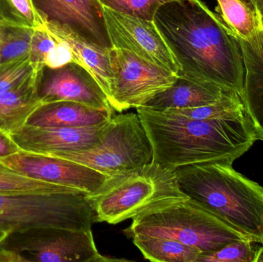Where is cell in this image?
<instances>
[{
  "mask_svg": "<svg viewBox=\"0 0 263 262\" xmlns=\"http://www.w3.org/2000/svg\"><path fill=\"white\" fill-rule=\"evenodd\" d=\"M155 25L179 68L178 75L240 95L245 78L239 38L201 0H171Z\"/></svg>",
  "mask_w": 263,
  "mask_h": 262,
  "instance_id": "cell-1",
  "label": "cell"
},
{
  "mask_svg": "<svg viewBox=\"0 0 263 262\" xmlns=\"http://www.w3.org/2000/svg\"><path fill=\"white\" fill-rule=\"evenodd\" d=\"M153 150V162L176 169L210 163L233 164L260 137L247 109L199 120L168 111L136 109Z\"/></svg>",
  "mask_w": 263,
  "mask_h": 262,
  "instance_id": "cell-2",
  "label": "cell"
},
{
  "mask_svg": "<svg viewBox=\"0 0 263 262\" xmlns=\"http://www.w3.org/2000/svg\"><path fill=\"white\" fill-rule=\"evenodd\" d=\"M181 190L221 219L263 244V187L233 164L210 163L176 169Z\"/></svg>",
  "mask_w": 263,
  "mask_h": 262,
  "instance_id": "cell-3",
  "label": "cell"
},
{
  "mask_svg": "<svg viewBox=\"0 0 263 262\" xmlns=\"http://www.w3.org/2000/svg\"><path fill=\"white\" fill-rule=\"evenodd\" d=\"M86 197L96 223L112 225L189 198L181 190L176 169L153 162L109 177L97 192Z\"/></svg>",
  "mask_w": 263,
  "mask_h": 262,
  "instance_id": "cell-4",
  "label": "cell"
},
{
  "mask_svg": "<svg viewBox=\"0 0 263 262\" xmlns=\"http://www.w3.org/2000/svg\"><path fill=\"white\" fill-rule=\"evenodd\" d=\"M124 233L131 238L137 235L171 238L202 255L236 241H253L190 198L136 217Z\"/></svg>",
  "mask_w": 263,
  "mask_h": 262,
  "instance_id": "cell-5",
  "label": "cell"
},
{
  "mask_svg": "<svg viewBox=\"0 0 263 262\" xmlns=\"http://www.w3.org/2000/svg\"><path fill=\"white\" fill-rule=\"evenodd\" d=\"M86 194H0V228L9 232L48 227L89 230L95 213Z\"/></svg>",
  "mask_w": 263,
  "mask_h": 262,
  "instance_id": "cell-6",
  "label": "cell"
},
{
  "mask_svg": "<svg viewBox=\"0 0 263 262\" xmlns=\"http://www.w3.org/2000/svg\"><path fill=\"white\" fill-rule=\"evenodd\" d=\"M52 156L77 162L111 177L149 164L153 150L138 114L129 112L112 115L95 147Z\"/></svg>",
  "mask_w": 263,
  "mask_h": 262,
  "instance_id": "cell-7",
  "label": "cell"
},
{
  "mask_svg": "<svg viewBox=\"0 0 263 262\" xmlns=\"http://www.w3.org/2000/svg\"><path fill=\"white\" fill-rule=\"evenodd\" d=\"M0 248L18 252L28 262L122 261L99 252L92 229L30 228L11 232Z\"/></svg>",
  "mask_w": 263,
  "mask_h": 262,
  "instance_id": "cell-8",
  "label": "cell"
},
{
  "mask_svg": "<svg viewBox=\"0 0 263 262\" xmlns=\"http://www.w3.org/2000/svg\"><path fill=\"white\" fill-rule=\"evenodd\" d=\"M109 55L112 78L108 100L116 112L143 107L170 88L178 77L131 51L112 48Z\"/></svg>",
  "mask_w": 263,
  "mask_h": 262,
  "instance_id": "cell-9",
  "label": "cell"
},
{
  "mask_svg": "<svg viewBox=\"0 0 263 262\" xmlns=\"http://www.w3.org/2000/svg\"><path fill=\"white\" fill-rule=\"evenodd\" d=\"M3 164L29 178L95 193L109 177L77 162L20 150L3 158Z\"/></svg>",
  "mask_w": 263,
  "mask_h": 262,
  "instance_id": "cell-10",
  "label": "cell"
},
{
  "mask_svg": "<svg viewBox=\"0 0 263 262\" xmlns=\"http://www.w3.org/2000/svg\"><path fill=\"white\" fill-rule=\"evenodd\" d=\"M104 13L112 48L131 51L178 75L179 66L154 22L119 13L106 7Z\"/></svg>",
  "mask_w": 263,
  "mask_h": 262,
  "instance_id": "cell-11",
  "label": "cell"
},
{
  "mask_svg": "<svg viewBox=\"0 0 263 262\" xmlns=\"http://www.w3.org/2000/svg\"><path fill=\"white\" fill-rule=\"evenodd\" d=\"M36 89L43 104L71 101L114 111L98 82L79 63H69L58 69L45 66L37 72Z\"/></svg>",
  "mask_w": 263,
  "mask_h": 262,
  "instance_id": "cell-12",
  "label": "cell"
},
{
  "mask_svg": "<svg viewBox=\"0 0 263 262\" xmlns=\"http://www.w3.org/2000/svg\"><path fill=\"white\" fill-rule=\"evenodd\" d=\"M32 3L43 22L66 26L92 44L112 49L100 0H32Z\"/></svg>",
  "mask_w": 263,
  "mask_h": 262,
  "instance_id": "cell-13",
  "label": "cell"
},
{
  "mask_svg": "<svg viewBox=\"0 0 263 262\" xmlns=\"http://www.w3.org/2000/svg\"><path fill=\"white\" fill-rule=\"evenodd\" d=\"M107 122L82 127H35L26 125L10 136L20 149L26 152L47 155L81 152L98 144Z\"/></svg>",
  "mask_w": 263,
  "mask_h": 262,
  "instance_id": "cell-14",
  "label": "cell"
},
{
  "mask_svg": "<svg viewBox=\"0 0 263 262\" xmlns=\"http://www.w3.org/2000/svg\"><path fill=\"white\" fill-rule=\"evenodd\" d=\"M238 38L245 68L240 96L263 142V30L259 27L256 35L249 40Z\"/></svg>",
  "mask_w": 263,
  "mask_h": 262,
  "instance_id": "cell-15",
  "label": "cell"
},
{
  "mask_svg": "<svg viewBox=\"0 0 263 262\" xmlns=\"http://www.w3.org/2000/svg\"><path fill=\"white\" fill-rule=\"evenodd\" d=\"M115 111L97 109L82 103L59 101L44 103L28 119L35 127H82L109 121Z\"/></svg>",
  "mask_w": 263,
  "mask_h": 262,
  "instance_id": "cell-16",
  "label": "cell"
},
{
  "mask_svg": "<svg viewBox=\"0 0 263 262\" xmlns=\"http://www.w3.org/2000/svg\"><path fill=\"white\" fill-rule=\"evenodd\" d=\"M43 25L48 32L66 40L70 45L74 63H79L91 72L109 98L112 78L109 49L86 41L66 26L50 22H43Z\"/></svg>",
  "mask_w": 263,
  "mask_h": 262,
  "instance_id": "cell-17",
  "label": "cell"
},
{
  "mask_svg": "<svg viewBox=\"0 0 263 262\" xmlns=\"http://www.w3.org/2000/svg\"><path fill=\"white\" fill-rule=\"evenodd\" d=\"M227 92H230L178 75L170 88L157 94L143 107L159 111L199 107L219 101Z\"/></svg>",
  "mask_w": 263,
  "mask_h": 262,
  "instance_id": "cell-18",
  "label": "cell"
},
{
  "mask_svg": "<svg viewBox=\"0 0 263 262\" xmlns=\"http://www.w3.org/2000/svg\"><path fill=\"white\" fill-rule=\"evenodd\" d=\"M36 75L0 92V129L9 135L26 126L31 115L43 105L37 93Z\"/></svg>",
  "mask_w": 263,
  "mask_h": 262,
  "instance_id": "cell-19",
  "label": "cell"
},
{
  "mask_svg": "<svg viewBox=\"0 0 263 262\" xmlns=\"http://www.w3.org/2000/svg\"><path fill=\"white\" fill-rule=\"evenodd\" d=\"M133 243L145 259L156 262H199L202 252L171 238L133 237Z\"/></svg>",
  "mask_w": 263,
  "mask_h": 262,
  "instance_id": "cell-20",
  "label": "cell"
},
{
  "mask_svg": "<svg viewBox=\"0 0 263 262\" xmlns=\"http://www.w3.org/2000/svg\"><path fill=\"white\" fill-rule=\"evenodd\" d=\"M218 13L241 39L253 38L259 29L257 13L248 0H216Z\"/></svg>",
  "mask_w": 263,
  "mask_h": 262,
  "instance_id": "cell-21",
  "label": "cell"
},
{
  "mask_svg": "<svg viewBox=\"0 0 263 262\" xmlns=\"http://www.w3.org/2000/svg\"><path fill=\"white\" fill-rule=\"evenodd\" d=\"M78 192L84 193L77 189L29 178L0 162V194L28 195Z\"/></svg>",
  "mask_w": 263,
  "mask_h": 262,
  "instance_id": "cell-22",
  "label": "cell"
},
{
  "mask_svg": "<svg viewBox=\"0 0 263 262\" xmlns=\"http://www.w3.org/2000/svg\"><path fill=\"white\" fill-rule=\"evenodd\" d=\"M34 28L7 20L0 43V67L29 58Z\"/></svg>",
  "mask_w": 263,
  "mask_h": 262,
  "instance_id": "cell-23",
  "label": "cell"
},
{
  "mask_svg": "<svg viewBox=\"0 0 263 262\" xmlns=\"http://www.w3.org/2000/svg\"><path fill=\"white\" fill-rule=\"evenodd\" d=\"M104 7L119 13L153 21L158 9L171 0H100Z\"/></svg>",
  "mask_w": 263,
  "mask_h": 262,
  "instance_id": "cell-24",
  "label": "cell"
},
{
  "mask_svg": "<svg viewBox=\"0 0 263 262\" xmlns=\"http://www.w3.org/2000/svg\"><path fill=\"white\" fill-rule=\"evenodd\" d=\"M254 244L252 241L230 243L216 252L201 255L199 262H254Z\"/></svg>",
  "mask_w": 263,
  "mask_h": 262,
  "instance_id": "cell-25",
  "label": "cell"
},
{
  "mask_svg": "<svg viewBox=\"0 0 263 262\" xmlns=\"http://www.w3.org/2000/svg\"><path fill=\"white\" fill-rule=\"evenodd\" d=\"M0 4L7 19L32 28L43 24V20L34 8L32 0H0Z\"/></svg>",
  "mask_w": 263,
  "mask_h": 262,
  "instance_id": "cell-26",
  "label": "cell"
},
{
  "mask_svg": "<svg viewBox=\"0 0 263 262\" xmlns=\"http://www.w3.org/2000/svg\"><path fill=\"white\" fill-rule=\"evenodd\" d=\"M57 43V39L46 30L43 24L34 28L29 58L35 72H40L45 67L46 58L55 47Z\"/></svg>",
  "mask_w": 263,
  "mask_h": 262,
  "instance_id": "cell-27",
  "label": "cell"
},
{
  "mask_svg": "<svg viewBox=\"0 0 263 262\" xmlns=\"http://www.w3.org/2000/svg\"><path fill=\"white\" fill-rule=\"evenodd\" d=\"M29 58L0 67V92L13 89L36 74Z\"/></svg>",
  "mask_w": 263,
  "mask_h": 262,
  "instance_id": "cell-28",
  "label": "cell"
},
{
  "mask_svg": "<svg viewBox=\"0 0 263 262\" xmlns=\"http://www.w3.org/2000/svg\"><path fill=\"white\" fill-rule=\"evenodd\" d=\"M51 35L57 39V43L55 47L48 55L45 66L50 69H58L69 63H74V55L70 45L66 40L55 36L52 34Z\"/></svg>",
  "mask_w": 263,
  "mask_h": 262,
  "instance_id": "cell-29",
  "label": "cell"
},
{
  "mask_svg": "<svg viewBox=\"0 0 263 262\" xmlns=\"http://www.w3.org/2000/svg\"><path fill=\"white\" fill-rule=\"evenodd\" d=\"M20 150L21 149L12 139L10 135L0 129V161L20 152Z\"/></svg>",
  "mask_w": 263,
  "mask_h": 262,
  "instance_id": "cell-30",
  "label": "cell"
},
{
  "mask_svg": "<svg viewBox=\"0 0 263 262\" xmlns=\"http://www.w3.org/2000/svg\"><path fill=\"white\" fill-rule=\"evenodd\" d=\"M0 262H28L18 252L0 248Z\"/></svg>",
  "mask_w": 263,
  "mask_h": 262,
  "instance_id": "cell-31",
  "label": "cell"
},
{
  "mask_svg": "<svg viewBox=\"0 0 263 262\" xmlns=\"http://www.w3.org/2000/svg\"><path fill=\"white\" fill-rule=\"evenodd\" d=\"M256 9L257 13L258 19H259V27L263 30V5L259 3H250Z\"/></svg>",
  "mask_w": 263,
  "mask_h": 262,
  "instance_id": "cell-32",
  "label": "cell"
},
{
  "mask_svg": "<svg viewBox=\"0 0 263 262\" xmlns=\"http://www.w3.org/2000/svg\"><path fill=\"white\" fill-rule=\"evenodd\" d=\"M7 20L9 19H7L6 17L5 16L1 4H0V43H1L2 36H3V29H4L5 25H6Z\"/></svg>",
  "mask_w": 263,
  "mask_h": 262,
  "instance_id": "cell-33",
  "label": "cell"
},
{
  "mask_svg": "<svg viewBox=\"0 0 263 262\" xmlns=\"http://www.w3.org/2000/svg\"><path fill=\"white\" fill-rule=\"evenodd\" d=\"M254 262H263V244L256 248V258Z\"/></svg>",
  "mask_w": 263,
  "mask_h": 262,
  "instance_id": "cell-34",
  "label": "cell"
},
{
  "mask_svg": "<svg viewBox=\"0 0 263 262\" xmlns=\"http://www.w3.org/2000/svg\"><path fill=\"white\" fill-rule=\"evenodd\" d=\"M10 233L11 232H9V230L0 228V245Z\"/></svg>",
  "mask_w": 263,
  "mask_h": 262,
  "instance_id": "cell-35",
  "label": "cell"
},
{
  "mask_svg": "<svg viewBox=\"0 0 263 262\" xmlns=\"http://www.w3.org/2000/svg\"><path fill=\"white\" fill-rule=\"evenodd\" d=\"M250 3H259V4L263 5V0H248Z\"/></svg>",
  "mask_w": 263,
  "mask_h": 262,
  "instance_id": "cell-36",
  "label": "cell"
}]
</instances>
